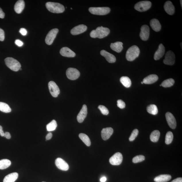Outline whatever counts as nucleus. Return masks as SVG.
Here are the masks:
<instances>
[{
  "label": "nucleus",
  "mask_w": 182,
  "mask_h": 182,
  "mask_svg": "<svg viewBox=\"0 0 182 182\" xmlns=\"http://www.w3.org/2000/svg\"><path fill=\"white\" fill-rule=\"evenodd\" d=\"M158 77L155 74H152L148 75L143 80V83L146 84H152L158 80Z\"/></svg>",
  "instance_id": "22"
},
{
  "label": "nucleus",
  "mask_w": 182,
  "mask_h": 182,
  "mask_svg": "<svg viewBox=\"0 0 182 182\" xmlns=\"http://www.w3.org/2000/svg\"><path fill=\"white\" fill-rule=\"evenodd\" d=\"M123 160L122 154L120 152L114 154L109 159L110 163L113 165H119L122 163Z\"/></svg>",
  "instance_id": "10"
},
{
  "label": "nucleus",
  "mask_w": 182,
  "mask_h": 182,
  "mask_svg": "<svg viewBox=\"0 0 182 182\" xmlns=\"http://www.w3.org/2000/svg\"><path fill=\"white\" fill-rule=\"evenodd\" d=\"M5 13L3 12L2 9L0 7V18L3 19L4 18Z\"/></svg>",
  "instance_id": "44"
},
{
  "label": "nucleus",
  "mask_w": 182,
  "mask_h": 182,
  "mask_svg": "<svg viewBox=\"0 0 182 182\" xmlns=\"http://www.w3.org/2000/svg\"><path fill=\"white\" fill-rule=\"evenodd\" d=\"M52 137V134L51 133H49L46 136V139L47 140H49L51 139Z\"/></svg>",
  "instance_id": "46"
},
{
  "label": "nucleus",
  "mask_w": 182,
  "mask_h": 182,
  "mask_svg": "<svg viewBox=\"0 0 182 182\" xmlns=\"http://www.w3.org/2000/svg\"><path fill=\"white\" fill-rule=\"evenodd\" d=\"M175 55L171 51H169L166 52L165 59L163 62L164 64L168 65H173L175 62Z\"/></svg>",
  "instance_id": "11"
},
{
  "label": "nucleus",
  "mask_w": 182,
  "mask_h": 182,
  "mask_svg": "<svg viewBox=\"0 0 182 182\" xmlns=\"http://www.w3.org/2000/svg\"><path fill=\"white\" fill-rule=\"evenodd\" d=\"M171 179V176L168 174L161 175L157 177L154 179L156 182H166Z\"/></svg>",
  "instance_id": "27"
},
{
  "label": "nucleus",
  "mask_w": 182,
  "mask_h": 182,
  "mask_svg": "<svg viewBox=\"0 0 182 182\" xmlns=\"http://www.w3.org/2000/svg\"><path fill=\"white\" fill-rule=\"evenodd\" d=\"M18 177V174L16 172L9 174L5 177L3 182H15Z\"/></svg>",
  "instance_id": "26"
},
{
  "label": "nucleus",
  "mask_w": 182,
  "mask_h": 182,
  "mask_svg": "<svg viewBox=\"0 0 182 182\" xmlns=\"http://www.w3.org/2000/svg\"><path fill=\"white\" fill-rule=\"evenodd\" d=\"M55 164L57 168L60 170L66 171L69 169L68 164L61 158H58L56 160Z\"/></svg>",
  "instance_id": "14"
},
{
  "label": "nucleus",
  "mask_w": 182,
  "mask_h": 182,
  "mask_svg": "<svg viewBox=\"0 0 182 182\" xmlns=\"http://www.w3.org/2000/svg\"><path fill=\"white\" fill-rule=\"evenodd\" d=\"M123 42H117L115 43H112L110 44L111 49L117 53H120L123 49Z\"/></svg>",
  "instance_id": "25"
},
{
  "label": "nucleus",
  "mask_w": 182,
  "mask_h": 182,
  "mask_svg": "<svg viewBox=\"0 0 182 182\" xmlns=\"http://www.w3.org/2000/svg\"><path fill=\"white\" fill-rule=\"evenodd\" d=\"M164 52H165V48L162 44H160L159 46L158 49L155 53L154 56V60H158L163 57Z\"/></svg>",
  "instance_id": "21"
},
{
  "label": "nucleus",
  "mask_w": 182,
  "mask_h": 182,
  "mask_svg": "<svg viewBox=\"0 0 182 182\" xmlns=\"http://www.w3.org/2000/svg\"><path fill=\"white\" fill-rule=\"evenodd\" d=\"M0 111L4 113H9L11 109L8 104L2 102H0Z\"/></svg>",
  "instance_id": "32"
},
{
  "label": "nucleus",
  "mask_w": 182,
  "mask_h": 182,
  "mask_svg": "<svg viewBox=\"0 0 182 182\" xmlns=\"http://www.w3.org/2000/svg\"><path fill=\"white\" fill-rule=\"evenodd\" d=\"M101 182H105L107 181V178L106 177H103L101 178L100 180Z\"/></svg>",
  "instance_id": "49"
},
{
  "label": "nucleus",
  "mask_w": 182,
  "mask_h": 182,
  "mask_svg": "<svg viewBox=\"0 0 182 182\" xmlns=\"http://www.w3.org/2000/svg\"><path fill=\"white\" fill-rule=\"evenodd\" d=\"M150 26L152 30L156 32H159L161 30V26L158 19H154L150 21Z\"/></svg>",
  "instance_id": "23"
},
{
  "label": "nucleus",
  "mask_w": 182,
  "mask_h": 182,
  "mask_svg": "<svg viewBox=\"0 0 182 182\" xmlns=\"http://www.w3.org/2000/svg\"></svg>",
  "instance_id": "54"
},
{
  "label": "nucleus",
  "mask_w": 182,
  "mask_h": 182,
  "mask_svg": "<svg viewBox=\"0 0 182 182\" xmlns=\"http://www.w3.org/2000/svg\"><path fill=\"white\" fill-rule=\"evenodd\" d=\"M46 6L48 10L52 13H62L65 10L64 7L59 3L48 2L46 3Z\"/></svg>",
  "instance_id": "1"
},
{
  "label": "nucleus",
  "mask_w": 182,
  "mask_h": 182,
  "mask_svg": "<svg viewBox=\"0 0 182 182\" xmlns=\"http://www.w3.org/2000/svg\"><path fill=\"white\" fill-rule=\"evenodd\" d=\"M5 61L6 65L11 70L17 71L21 68V65L20 63L12 57L6 58Z\"/></svg>",
  "instance_id": "3"
},
{
  "label": "nucleus",
  "mask_w": 182,
  "mask_h": 182,
  "mask_svg": "<svg viewBox=\"0 0 182 182\" xmlns=\"http://www.w3.org/2000/svg\"><path fill=\"white\" fill-rule=\"evenodd\" d=\"M150 29L148 26L144 25L141 27L140 34V36L141 40L144 41L148 40L150 36Z\"/></svg>",
  "instance_id": "12"
},
{
  "label": "nucleus",
  "mask_w": 182,
  "mask_h": 182,
  "mask_svg": "<svg viewBox=\"0 0 182 182\" xmlns=\"http://www.w3.org/2000/svg\"><path fill=\"white\" fill-rule=\"evenodd\" d=\"M19 32L21 34L24 36H26L27 34V30L24 28H21L19 30Z\"/></svg>",
  "instance_id": "42"
},
{
  "label": "nucleus",
  "mask_w": 182,
  "mask_h": 182,
  "mask_svg": "<svg viewBox=\"0 0 182 182\" xmlns=\"http://www.w3.org/2000/svg\"><path fill=\"white\" fill-rule=\"evenodd\" d=\"M66 75L71 80H75L80 77V73L78 69L74 68H69L67 69Z\"/></svg>",
  "instance_id": "7"
},
{
  "label": "nucleus",
  "mask_w": 182,
  "mask_h": 182,
  "mask_svg": "<svg viewBox=\"0 0 182 182\" xmlns=\"http://www.w3.org/2000/svg\"><path fill=\"white\" fill-rule=\"evenodd\" d=\"M166 117L168 125L172 129H175L177 127V122L175 118L172 114L169 112L166 114Z\"/></svg>",
  "instance_id": "13"
},
{
  "label": "nucleus",
  "mask_w": 182,
  "mask_h": 182,
  "mask_svg": "<svg viewBox=\"0 0 182 182\" xmlns=\"http://www.w3.org/2000/svg\"><path fill=\"white\" fill-rule=\"evenodd\" d=\"M140 53V50L138 46H133L127 50L126 58L128 61H133L139 57Z\"/></svg>",
  "instance_id": "2"
},
{
  "label": "nucleus",
  "mask_w": 182,
  "mask_h": 182,
  "mask_svg": "<svg viewBox=\"0 0 182 182\" xmlns=\"http://www.w3.org/2000/svg\"><path fill=\"white\" fill-rule=\"evenodd\" d=\"M0 135L2 137H4L5 133H4L3 130V127L0 125Z\"/></svg>",
  "instance_id": "47"
},
{
  "label": "nucleus",
  "mask_w": 182,
  "mask_h": 182,
  "mask_svg": "<svg viewBox=\"0 0 182 182\" xmlns=\"http://www.w3.org/2000/svg\"><path fill=\"white\" fill-rule=\"evenodd\" d=\"M15 43L17 45L19 46V47H21L23 45L24 43L21 41V40H16L15 41Z\"/></svg>",
  "instance_id": "43"
},
{
  "label": "nucleus",
  "mask_w": 182,
  "mask_h": 182,
  "mask_svg": "<svg viewBox=\"0 0 182 182\" xmlns=\"http://www.w3.org/2000/svg\"><path fill=\"white\" fill-rule=\"evenodd\" d=\"M88 114V108L86 104L83 105L82 109L77 117V119L79 123H82L84 121Z\"/></svg>",
  "instance_id": "16"
},
{
  "label": "nucleus",
  "mask_w": 182,
  "mask_h": 182,
  "mask_svg": "<svg viewBox=\"0 0 182 182\" xmlns=\"http://www.w3.org/2000/svg\"><path fill=\"white\" fill-rule=\"evenodd\" d=\"M79 136V138L87 146H90L91 141L88 135L84 133H80Z\"/></svg>",
  "instance_id": "31"
},
{
  "label": "nucleus",
  "mask_w": 182,
  "mask_h": 182,
  "mask_svg": "<svg viewBox=\"0 0 182 182\" xmlns=\"http://www.w3.org/2000/svg\"><path fill=\"white\" fill-rule=\"evenodd\" d=\"M164 10L168 14L172 15L175 12V7L171 1H168L164 3Z\"/></svg>",
  "instance_id": "20"
},
{
  "label": "nucleus",
  "mask_w": 182,
  "mask_h": 182,
  "mask_svg": "<svg viewBox=\"0 0 182 182\" xmlns=\"http://www.w3.org/2000/svg\"><path fill=\"white\" fill-rule=\"evenodd\" d=\"M87 30L86 26L84 25L81 24L72 28L71 31V33L73 35H76L86 32Z\"/></svg>",
  "instance_id": "15"
},
{
  "label": "nucleus",
  "mask_w": 182,
  "mask_h": 182,
  "mask_svg": "<svg viewBox=\"0 0 182 182\" xmlns=\"http://www.w3.org/2000/svg\"><path fill=\"white\" fill-rule=\"evenodd\" d=\"M145 160V157L144 156L139 155L135 156L133 159L132 161L133 163H137L142 162Z\"/></svg>",
  "instance_id": "37"
},
{
  "label": "nucleus",
  "mask_w": 182,
  "mask_h": 182,
  "mask_svg": "<svg viewBox=\"0 0 182 182\" xmlns=\"http://www.w3.org/2000/svg\"><path fill=\"white\" fill-rule=\"evenodd\" d=\"M152 6V3L150 1H143L137 3L134 6V8L137 11L143 12L148 10Z\"/></svg>",
  "instance_id": "5"
},
{
  "label": "nucleus",
  "mask_w": 182,
  "mask_h": 182,
  "mask_svg": "<svg viewBox=\"0 0 182 182\" xmlns=\"http://www.w3.org/2000/svg\"><path fill=\"white\" fill-rule=\"evenodd\" d=\"M113 133V129L112 127H107L104 128L101 131L102 138L104 140L109 139Z\"/></svg>",
  "instance_id": "17"
},
{
  "label": "nucleus",
  "mask_w": 182,
  "mask_h": 182,
  "mask_svg": "<svg viewBox=\"0 0 182 182\" xmlns=\"http://www.w3.org/2000/svg\"><path fill=\"white\" fill-rule=\"evenodd\" d=\"M20 70H22V69L20 68Z\"/></svg>",
  "instance_id": "52"
},
{
  "label": "nucleus",
  "mask_w": 182,
  "mask_h": 182,
  "mask_svg": "<svg viewBox=\"0 0 182 182\" xmlns=\"http://www.w3.org/2000/svg\"><path fill=\"white\" fill-rule=\"evenodd\" d=\"M89 11L92 14L98 15H104L108 14L110 11V9L108 7H91Z\"/></svg>",
  "instance_id": "4"
},
{
  "label": "nucleus",
  "mask_w": 182,
  "mask_h": 182,
  "mask_svg": "<svg viewBox=\"0 0 182 182\" xmlns=\"http://www.w3.org/2000/svg\"><path fill=\"white\" fill-rule=\"evenodd\" d=\"M173 139V133L171 131H169L166 133L165 137V143L166 144H171Z\"/></svg>",
  "instance_id": "36"
},
{
  "label": "nucleus",
  "mask_w": 182,
  "mask_h": 182,
  "mask_svg": "<svg viewBox=\"0 0 182 182\" xmlns=\"http://www.w3.org/2000/svg\"><path fill=\"white\" fill-rule=\"evenodd\" d=\"M141 84H143V83H143V81H142V82H141Z\"/></svg>",
  "instance_id": "51"
},
{
  "label": "nucleus",
  "mask_w": 182,
  "mask_h": 182,
  "mask_svg": "<svg viewBox=\"0 0 182 182\" xmlns=\"http://www.w3.org/2000/svg\"><path fill=\"white\" fill-rule=\"evenodd\" d=\"M4 137L7 139H10L11 138L10 133L8 132H5V133Z\"/></svg>",
  "instance_id": "45"
},
{
  "label": "nucleus",
  "mask_w": 182,
  "mask_h": 182,
  "mask_svg": "<svg viewBox=\"0 0 182 182\" xmlns=\"http://www.w3.org/2000/svg\"><path fill=\"white\" fill-rule=\"evenodd\" d=\"M5 32L4 30L0 28V41H3L5 39Z\"/></svg>",
  "instance_id": "41"
},
{
  "label": "nucleus",
  "mask_w": 182,
  "mask_h": 182,
  "mask_svg": "<svg viewBox=\"0 0 182 182\" xmlns=\"http://www.w3.org/2000/svg\"><path fill=\"white\" fill-rule=\"evenodd\" d=\"M48 87L49 92L51 95L54 97H57L60 94L59 87L56 83L53 81H51L48 83Z\"/></svg>",
  "instance_id": "9"
},
{
  "label": "nucleus",
  "mask_w": 182,
  "mask_h": 182,
  "mask_svg": "<svg viewBox=\"0 0 182 182\" xmlns=\"http://www.w3.org/2000/svg\"><path fill=\"white\" fill-rule=\"evenodd\" d=\"M57 121L55 120H52L46 126L47 131H55L57 127Z\"/></svg>",
  "instance_id": "35"
},
{
  "label": "nucleus",
  "mask_w": 182,
  "mask_h": 182,
  "mask_svg": "<svg viewBox=\"0 0 182 182\" xmlns=\"http://www.w3.org/2000/svg\"><path fill=\"white\" fill-rule=\"evenodd\" d=\"M147 111L148 113L153 115H156L158 114V110L157 106L154 104H150L147 108Z\"/></svg>",
  "instance_id": "30"
},
{
  "label": "nucleus",
  "mask_w": 182,
  "mask_h": 182,
  "mask_svg": "<svg viewBox=\"0 0 182 182\" xmlns=\"http://www.w3.org/2000/svg\"><path fill=\"white\" fill-rule=\"evenodd\" d=\"M171 182H182V179L181 177L177 178L173 180Z\"/></svg>",
  "instance_id": "48"
},
{
  "label": "nucleus",
  "mask_w": 182,
  "mask_h": 182,
  "mask_svg": "<svg viewBox=\"0 0 182 182\" xmlns=\"http://www.w3.org/2000/svg\"><path fill=\"white\" fill-rule=\"evenodd\" d=\"M120 81L123 86L126 88H129L131 86V82L130 79L126 76L122 77Z\"/></svg>",
  "instance_id": "29"
},
{
  "label": "nucleus",
  "mask_w": 182,
  "mask_h": 182,
  "mask_svg": "<svg viewBox=\"0 0 182 182\" xmlns=\"http://www.w3.org/2000/svg\"><path fill=\"white\" fill-rule=\"evenodd\" d=\"M60 53L63 57H73L75 56V52L67 47L62 48L60 50Z\"/></svg>",
  "instance_id": "18"
},
{
  "label": "nucleus",
  "mask_w": 182,
  "mask_h": 182,
  "mask_svg": "<svg viewBox=\"0 0 182 182\" xmlns=\"http://www.w3.org/2000/svg\"><path fill=\"white\" fill-rule=\"evenodd\" d=\"M101 113L104 115H108L109 113V110L107 108L103 105H100L98 107Z\"/></svg>",
  "instance_id": "38"
},
{
  "label": "nucleus",
  "mask_w": 182,
  "mask_h": 182,
  "mask_svg": "<svg viewBox=\"0 0 182 182\" xmlns=\"http://www.w3.org/2000/svg\"><path fill=\"white\" fill-rule=\"evenodd\" d=\"M117 106L118 107L121 109H123L125 107V104L123 100H118L117 101Z\"/></svg>",
  "instance_id": "40"
},
{
  "label": "nucleus",
  "mask_w": 182,
  "mask_h": 182,
  "mask_svg": "<svg viewBox=\"0 0 182 182\" xmlns=\"http://www.w3.org/2000/svg\"><path fill=\"white\" fill-rule=\"evenodd\" d=\"M138 133L139 131L138 129H134L131 133L130 137H129V141H132L134 140L138 135Z\"/></svg>",
  "instance_id": "39"
},
{
  "label": "nucleus",
  "mask_w": 182,
  "mask_h": 182,
  "mask_svg": "<svg viewBox=\"0 0 182 182\" xmlns=\"http://www.w3.org/2000/svg\"><path fill=\"white\" fill-rule=\"evenodd\" d=\"M10 160L7 159H3L0 160V169L3 170L8 168L11 165Z\"/></svg>",
  "instance_id": "33"
},
{
  "label": "nucleus",
  "mask_w": 182,
  "mask_h": 182,
  "mask_svg": "<svg viewBox=\"0 0 182 182\" xmlns=\"http://www.w3.org/2000/svg\"><path fill=\"white\" fill-rule=\"evenodd\" d=\"M100 55L105 58L108 62L110 63H115L116 61L115 56L104 50H102L100 52Z\"/></svg>",
  "instance_id": "19"
},
{
  "label": "nucleus",
  "mask_w": 182,
  "mask_h": 182,
  "mask_svg": "<svg viewBox=\"0 0 182 182\" xmlns=\"http://www.w3.org/2000/svg\"><path fill=\"white\" fill-rule=\"evenodd\" d=\"M175 83L173 79L170 78L164 80L161 84V86L164 88H169L173 86Z\"/></svg>",
  "instance_id": "34"
},
{
  "label": "nucleus",
  "mask_w": 182,
  "mask_h": 182,
  "mask_svg": "<svg viewBox=\"0 0 182 182\" xmlns=\"http://www.w3.org/2000/svg\"><path fill=\"white\" fill-rule=\"evenodd\" d=\"M59 31V30L57 28H54L48 32L45 38L46 44L48 45H51L53 43Z\"/></svg>",
  "instance_id": "8"
},
{
  "label": "nucleus",
  "mask_w": 182,
  "mask_h": 182,
  "mask_svg": "<svg viewBox=\"0 0 182 182\" xmlns=\"http://www.w3.org/2000/svg\"><path fill=\"white\" fill-rule=\"evenodd\" d=\"M160 86H161V84H160Z\"/></svg>",
  "instance_id": "53"
},
{
  "label": "nucleus",
  "mask_w": 182,
  "mask_h": 182,
  "mask_svg": "<svg viewBox=\"0 0 182 182\" xmlns=\"http://www.w3.org/2000/svg\"><path fill=\"white\" fill-rule=\"evenodd\" d=\"M25 2L23 0H19L17 2L14 6V10L16 13H20L22 12L25 7Z\"/></svg>",
  "instance_id": "24"
},
{
  "label": "nucleus",
  "mask_w": 182,
  "mask_h": 182,
  "mask_svg": "<svg viewBox=\"0 0 182 182\" xmlns=\"http://www.w3.org/2000/svg\"><path fill=\"white\" fill-rule=\"evenodd\" d=\"M181 1V6L182 7V1Z\"/></svg>",
  "instance_id": "50"
},
{
  "label": "nucleus",
  "mask_w": 182,
  "mask_h": 182,
  "mask_svg": "<svg viewBox=\"0 0 182 182\" xmlns=\"http://www.w3.org/2000/svg\"><path fill=\"white\" fill-rule=\"evenodd\" d=\"M96 38H102L105 37L109 35L110 32L109 29L102 26L98 27L94 30Z\"/></svg>",
  "instance_id": "6"
},
{
  "label": "nucleus",
  "mask_w": 182,
  "mask_h": 182,
  "mask_svg": "<svg viewBox=\"0 0 182 182\" xmlns=\"http://www.w3.org/2000/svg\"><path fill=\"white\" fill-rule=\"evenodd\" d=\"M160 133L158 130L152 131L150 135V139L153 142H157L160 138Z\"/></svg>",
  "instance_id": "28"
}]
</instances>
